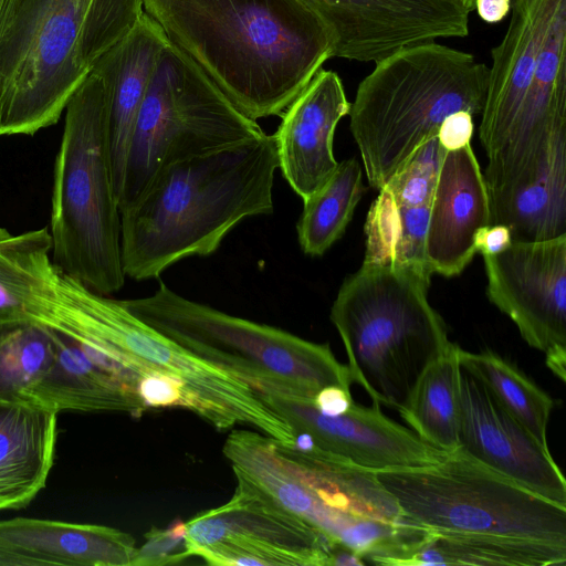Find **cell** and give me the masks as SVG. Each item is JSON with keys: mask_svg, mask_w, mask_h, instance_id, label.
Masks as SVG:
<instances>
[{"mask_svg": "<svg viewBox=\"0 0 566 566\" xmlns=\"http://www.w3.org/2000/svg\"><path fill=\"white\" fill-rule=\"evenodd\" d=\"M446 151L437 136L426 140L380 190L406 206L431 202Z\"/></svg>", "mask_w": 566, "mask_h": 566, "instance_id": "obj_34", "label": "cell"}, {"mask_svg": "<svg viewBox=\"0 0 566 566\" xmlns=\"http://www.w3.org/2000/svg\"><path fill=\"white\" fill-rule=\"evenodd\" d=\"M277 168L266 134L161 166L120 211L125 275L158 279L185 258L212 254L242 220L272 213Z\"/></svg>", "mask_w": 566, "mask_h": 566, "instance_id": "obj_2", "label": "cell"}, {"mask_svg": "<svg viewBox=\"0 0 566 566\" xmlns=\"http://www.w3.org/2000/svg\"><path fill=\"white\" fill-rule=\"evenodd\" d=\"M490 226V198L470 144L447 150L430 203L426 262L432 273L460 274L476 253V239Z\"/></svg>", "mask_w": 566, "mask_h": 566, "instance_id": "obj_18", "label": "cell"}, {"mask_svg": "<svg viewBox=\"0 0 566 566\" xmlns=\"http://www.w3.org/2000/svg\"><path fill=\"white\" fill-rule=\"evenodd\" d=\"M57 413L0 403V511L22 509L45 488L54 464Z\"/></svg>", "mask_w": 566, "mask_h": 566, "instance_id": "obj_22", "label": "cell"}, {"mask_svg": "<svg viewBox=\"0 0 566 566\" xmlns=\"http://www.w3.org/2000/svg\"><path fill=\"white\" fill-rule=\"evenodd\" d=\"M27 321L71 338L85 352L106 355L142 377L161 374L179 381L187 409L218 430L247 424L284 447L294 443L291 426L249 382L193 355L132 314L122 301L88 289L53 261L28 305Z\"/></svg>", "mask_w": 566, "mask_h": 566, "instance_id": "obj_3", "label": "cell"}, {"mask_svg": "<svg viewBox=\"0 0 566 566\" xmlns=\"http://www.w3.org/2000/svg\"><path fill=\"white\" fill-rule=\"evenodd\" d=\"M2 1H3V0H0V8H1ZM0 136H1V135H0Z\"/></svg>", "mask_w": 566, "mask_h": 566, "instance_id": "obj_42", "label": "cell"}, {"mask_svg": "<svg viewBox=\"0 0 566 566\" xmlns=\"http://www.w3.org/2000/svg\"><path fill=\"white\" fill-rule=\"evenodd\" d=\"M461 368L476 378L495 400L543 447L553 399L514 364L492 352L471 353L459 347Z\"/></svg>", "mask_w": 566, "mask_h": 566, "instance_id": "obj_29", "label": "cell"}, {"mask_svg": "<svg viewBox=\"0 0 566 566\" xmlns=\"http://www.w3.org/2000/svg\"><path fill=\"white\" fill-rule=\"evenodd\" d=\"M55 358L27 403L60 411H120L139 417L147 408L137 395L95 365L71 338L51 329Z\"/></svg>", "mask_w": 566, "mask_h": 566, "instance_id": "obj_23", "label": "cell"}, {"mask_svg": "<svg viewBox=\"0 0 566 566\" xmlns=\"http://www.w3.org/2000/svg\"><path fill=\"white\" fill-rule=\"evenodd\" d=\"M473 115L459 111L449 115L440 125L437 138L446 150H453L470 144L473 134Z\"/></svg>", "mask_w": 566, "mask_h": 566, "instance_id": "obj_37", "label": "cell"}, {"mask_svg": "<svg viewBox=\"0 0 566 566\" xmlns=\"http://www.w3.org/2000/svg\"><path fill=\"white\" fill-rule=\"evenodd\" d=\"M566 564V546L514 537L429 530L402 566Z\"/></svg>", "mask_w": 566, "mask_h": 566, "instance_id": "obj_26", "label": "cell"}, {"mask_svg": "<svg viewBox=\"0 0 566 566\" xmlns=\"http://www.w3.org/2000/svg\"><path fill=\"white\" fill-rule=\"evenodd\" d=\"M265 134L170 42L161 51L134 124L119 211L169 161L228 147Z\"/></svg>", "mask_w": 566, "mask_h": 566, "instance_id": "obj_9", "label": "cell"}, {"mask_svg": "<svg viewBox=\"0 0 566 566\" xmlns=\"http://www.w3.org/2000/svg\"><path fill=\"white\" fill-rule=\"evenodd\" d=\"M185 523L181 521L167 530H150L145 535L146 543L137 548L132 566L167 565L189 557L186 551H178L185 546Z\"/></svg>", "mask_w": 566, "mask_h": 566, "instance_id": "obj_35", "label": "cell"}, {"mask_svg": "<svg viewBox=\"0 0 566 566\" xmlns=\"http://www.w3.org/2000/svg\"><path fill=\"white\" fill-rule=\"evenodd\" d=\"M276 449L295 474L327 505L382 522H412L381 485L375 471L323 451L313 441L304 449L276 442Z\"/></svg>", "mask_w": 566, "mask_h": 566, "instance_id": "obj_24", "label": "cell"}, {"mask_svg": "<svg viewBox=\"0 0 566 566\" xmlns=\"http://www.w3.org/2000/svg\"><path fill=\"white\" fill-rule=\"evenodd\" d=\"M430 203L401 205L379 190L365 223L364 263L405 265L430 271L424 254Z\"/></svg>", "mask_w": 566, "mask_h": 566, "instance_id": "obj_28", "label": "cell"}, {"mask_svg": "<svg viewBox=\"0 0 566 566\" xmlns=\"http://www.w3.org/2000/svg\"><path fill=\"white\" fill-rule=\"evenodd\" d=\"M144 11L247 117L284 113L333 39L300 0H143Z\"/></svg>", "mask_w": 566, "mask_h": 566, "instance_id": "obj_1", "label": "cell"}, {"mask_svg": "<svg viewBox=\"0 0 566 566\" xmlns=\"http://www.w3.org/2000/svg\"><path fill=\"white\" fill-rule=\"evenodd\" d=\"M458 449L528 491L566 506V481L549 449L463 369Z\"/></svg>", "mask_w": 566, "mask_h": 566, "instance_id": "obj_16", "label": "cell"}, {"mask_svg": "<svg viewBox=\"0 0 566 566\" xmlns=\"http://www.w3.org/2000/svg\"><path fill=\"white\" fill-rule=\"evenodd\" d=\"M566 130V2L544 39L523 109L512 133L489 158L490 200L505 197L533 177L553 139Z\"/></svg>", "mask_w": 566, "mask_h": 566, "instance_id": "obj_15", "label": "cell"}, {"mask_svg": "<svg viewBox=\"0 0 566 566\" xmlns=\"http://www.w3.org/2000/svg\"><path fill=\"white\" fill-rule=\"evenodd\" d=\"M431 274L363 262L337 293L331 321L344 344L352 380L373 403L400 410L426 368L452 345L428 301Z\"/></svg>", "mask_w": 566, "mask_h": 566, "instance_id": "obj_5", "label": "cell"}, {"mask_svg": "<svg viewBox=\"0 0 566 566\" xmlns=\"http://www.w3.org/2000/svg\"><path fill=\"white\" fill-rule=\"evenodd\" d=\"M327 27L333 57L377 63L405 48L469 33V12L443 0H300Z\"/></svg>", "mask_w": 566, "mask_h": 566, "instance_id": "obj_13", "label": "cell"}, {"mask_svg": "<svg viewBox=\"0 0 566 566\" xmlns=\"http://www.w3.org/2000/svg\"><path fill=\"white\" fill-rule=\"evenodd\" d=\"M489 66L434 42L405 48L375 63L350 104V132L369 185L380 190L451 114H481Z\"/></svg>", "mask_w": 566, "mask_h": 566, "instance_id": "obj_4", "label": "cell"}, {"mask_svg": "<svg viewBox=\"0 0 566 566\" xmlns=\"http://www.w3.org/2000/svg\"><path fill=\"white\" fill-rule=\"evenodd\" d=\"M138 398L149 408H188L184 386L161 374L143 376L136 389Z\"/></svg>", "mask_w": 566, "mask_h": 566, "instance_id": "obj_36", "label": "cell"}, {"mask_svg": "<svg viewBox=\"0 0 566 566\" xmlns=\"http://www.w3.org/2000/svg\"><path fill=\"white\" fill-rule=\"evenodd\" d=\"M143 12V0H91L78 44L80 61L87 73L136 27Z\"/></svg>", "mask_w": 566, "mask_h": 566, "instance_id": "obj_33", "label": "cell"}, {"mask_svg": "<svg viewBox=\"0 0 566 566\" xmlns=\"http://www.w3.org/2000/svg\"><path fill=\"white\" fill-rule=\"evenodd\" d=\"M234 475L237 488L227 503L185 523L189 557L214 566H331L336 542Z\"/></svg>", "mask_w": 566, "mask_h": 566, "instance_id": "obj_11", "label": "cell"}, {"mask_svg": "<svg viewBox=\"0 0 566 566\" xmlns=\"http://www.w3.org/2000/svg\"><path fill=\"white\" fill-rule=\"evenodd\" d=\"M50 328L34 323L0 326V403H27L55 358Z\"/></svg>", "mask_w": 566, "mask_h": 566, "instance_id": "obj_31", "label": "cell"}, {"mask_svg": "<svg viewBox=\"0 0 566 566\" xmlns=\"http://www.w3.org/2000/svg\"><path fill=\"white\" fill-rule=\"evenodd\" d=\"M51 251L46 228L18 235L0 228V326L24 323L27 298Z\"/></svg>", "mask_w": 566, "mask_h": 566, "instance_id": "obj_32", "label": "cell"}, {"mask_svg": "<svg viewBox=\"0 0 566 566\" xmlns=\"http://www.w3.org/2000/svg\"><path fill=\"white\" fill-rule=\"evenodd\" d=\"M443 1L450 2L457 7L465 10L469 13L474 9V0H443Z\"/></svg>", "mask_w": 566, "mask_h": 566, "instance_id": "obj_41", "label": "cell"}, {"mask_svg": "<svg viewBox=\"0 0 566 566\" xmlns=\"http://www.w3.org/2000/svg\"><path fill=\"white\" fill-rule=\"evenodd\" d=\"M122 303L167 338L239 376L256 390L310 400L327 386L350 390L349 369L336 359L327 344L190 301L163 281L151 295Z\"/></svg>", "mask_w": 566, "mask_h": 566, "instance_id": "obj_7", "label": "cell"}, {"mask_svg": "<svg viewBox=\"0 0 566 566\" xmlns=\"http://www.w3.org/2000/svg\"><path fill=\"white\" fill-rule=\"evenodd\" d=\"M375 473L402 513L426 528L566 546V506L528 491L459 449L432 465Z\"/></svg>", "mask_w": 566, "mask_h": 566, "instance_id": "obj_8", "label": "cell"}, {"mask_svg": "<svg viewBox=\"0 0 566 566\" xmlns=\"http://www.w3.org/2000/svg\"><path fill=\"white\" fill-rule=\"evenodd\" d=\"M349 109L339 76L319 70L282 114L273 134L279 168L303 201L335 171L334 133Z\"/></svg>", "mask_w": 566, "mask_h": 566, "instance_id": "obj_19", "label": "cell"}, {"mask_svg": "<svg viewBox=\"0 0 566 566\" xmlns=\"http://www.w3.org/2000/svg\"><path fill=\"white\" fill-rule=\"evenodd\" d=\"M65 111L54 167L52 261L88 289L107 295L123 287L126 275L102 78L90 72Z\"/></svg>", "mask_w": 566, "mask_h": 566, "instance_id": "obj_6", "label": "cell"}, {"mask_svg": "<svg viewBox=\"0 0 566 566\" xmlns=\"http://www.w3.org/2000/svg\"><path fill=\"white\" fill-rule=\"evenodd\" d=\"M168 43L161 27L144 11L136 27L91 70L105 86L108 149L117 202L136 116L158 57Z\"/></svg>", "mask_w": 566, "mask_h": 566, "instance_id": "obj_21", "label": "cell"}, {"mask_svg": "<svg viewBox=\"0 0 566 566\" xmlns=\"http://www.w3.org/2000/svg\"><path fill=\"white\" fill-rule=\"evenodd\" d=\"M264 402L291 426L306 433L321 450L371 471L422 468L442 461L449 452L420 439L411 429L388 418L380 406L354 403L336 416L322 413L313 400L291 394L258 390Z\"/></svg>", "mask_w": 566, "mask_h": 566, "instance_id": "obj_14", "label": "cell"}, {"mask_svg": "<svg viewBox=\"0 0 566 566\" xmlns=\"http://www.w3.org/2000/svg\"><path fill=\"white\" fill-rule=\"evenodd\" d=\"M479 17L488 23L503 20L511 10V0H474Z\"/></svg>", "mask_w": 566, "mask_h": 566, "instance_id": "obj_40", "label": "cell"}, {"mask_svg": "<svg viewBox=\"0 0 566 566\" xmlns=\"http://www.w3.org/2000/svg\"><path fill=\"white\" fill-rule=\"evenodd\" d=\"M363 192L358 161L350 158L338 163L327 181L303 201L296 230L305 254H324L344 234Z\"/></svg>", "mask_w": 566, "mask_h": 566, "instance_id": "obj_30", "label": "cell"}, {"mask_svg": "<svg viewBox=\"0 0 566 566\" xmlns=\"http://www.w3.org/2000/svg\"><path fill=\"white\" fill-rule=\"evenodd\" d=\"M566 0H511L506 32L492 49L488 91L479 129L492 156L506 142L523 109L552 19Z\"/></svg>", "mask_w": 566, "mask_h": 566, "instance_id": "obj_17", "label": "cell"}, {"mask_svg": "<svg viewBox=\"0 0 566 566\" xmlns=\"http://www.w3.org/2000/svg\"><path fill=\"white\" fill-rule=\"evenodd\" d=\"M461 374L459 346L452 344L426 368L398 410L420 439L447 452L459 448Z\"/></svg>", "mask_w": 566, "mask_h": 566, "instance_id": "obj_27", "label": "cell"}, {"mask_svg": "<svg viewBox=\"0 0 566 566\" xmlns=\"http://www.w3.org/2000/svg\"><path fill=\"white\" fill-rule=\"evenodd\" d=\"M136 552L130 534L109 526L30 517L0 521V566H132Z\"/></svg>", "mask_w": 566, "mask_h": 566, "instance_id": "obj_20", "label": "cell"}, {"mask_svg": "<svg viewBox=\"0 0 566 566\" xmlns=\"http://www.w3.org/2000/svg\"><path fill=\"white\" fill-rule=\"evenodd\" d=\"M91 0H3L0 8V135L55 124L88 74L78 56Z\"/></svg>", "mask_w": 566, "mask_h": 566, "instance_id": "obj_10", "label": "cell"}, {"mask_svg": "<svg viewBox=\"0 0 566 566\" xmlns=\"http://www.w3.org/2000/svg\"><path fill=\"white\" fill-rule=\"evenodd\" d=\"M512 242L511 232L502 224L488 226L481 230L476 239V252L495 254L506 249Z\"/></svg>", "mask_w": 566, "mask_h": 566, "instance_id": "obj_39", "label": "cell"}, {"mask_svg": "<svg viewBox=\"0 0 566 566\" xmlns=\"http://www.w3.org/2000/svg\"><path fill=\"white\" fill-rule=\"evenodd\" d=\"M489 300L517 326L522 338L545 354L562 381L566 374V234L514 241L484 254Z\"/></svg>", "mask_w": 566, "mask_h": 566, "instance_id": "obj_12", "label": "cell"}, {"mask_svg": "<svg viewBox=\"0 0 566 566\" xmlns=\"http://www.w3.org/2000/svg\"><path fill=\"white\" fill-rule=\"evenodd\" d=\"M509 228L514 241H545L566 234V132L526 182L490 205V226Z\"/></svg>", "mask_w": 566, "mask_h": 566, "instance_id": "obj_25", "label": "cell"}, {"mask_svg": "<svg viewBox=\"0 0 566 566\" xmlns=\"http://www.w3.org/2000/svg\"><path fill=\"white\" fill-rule=\"evenodd\" d=\"M314 406L324 415L344 413L354 403L350 390L340 386H327L321 389L313 399Z\"/></svg>", "mask_w": 566, "mask_h": 566, "instance_id": "obj_38", "label": "cell"}]
</instances>
